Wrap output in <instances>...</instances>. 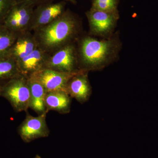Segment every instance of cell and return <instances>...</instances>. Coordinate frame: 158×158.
<instances>
[{
    "label": "cell",
    "instance_id": "obj_15",
    "mask_svg": "<svg viewBox=\"0 0 158 158\" xmlns=\"http://www.w3.org/2000/svg\"><path fill=\"white\" fill-rule=\"evenodd\" d=\"M19 34L11 31L4 24L0 25V58L9 55Z\"/></svg>",
    "mask_w": 158,
    "mask_h": 158
},
{
    "label": "cell",
    "instance_id": "obj_9",
    "mask_svg": "<svg viewBox=\"0 0 158 158\" xmlns=\"http://www.w3.org/2000/svg\"><path fill=\"white\" fill-rule=\"evenodd\" d=\"M88 73L80 70L69 79L65 88V91L71 98L82 104L88 101L92 93Z\"/></svg>",
    "mask_w": 158,
    "mask_h": 158
},
{
    "label": "cell",
    "instance_id": "obj_1",
    "mask_svg": "<svg viewBox=\"0 0 158 158\" xmlns=\"http://www.w3.org/2000/svg\"><path fill=\"white\" fill-rule=\"evenodd\" d=\"M76 44L79 69L88 72L102 70L116 62L122 46L118 32L107 38L81 35Z\"/></svg>",
    "mask_w": 158,
    "mask_h": 158
},
{
    "label": "cell",
    "instance_id": "obj_13",
    "mask_svg": "<svg viewBox=\"0 0 158 158\" xmlns=\"http://www.w3.org/2000/svg\"><path fill=\"white\" fill-rule=\"evenodd\" d=\"M70 96L65 91L48 92L45 98V106L48 113L53 110L62 114L69 113L71 108Z\"/></svg>",
    "mask_w": 158,
    "mask_h": 158
},
{
    "label": "cell",
    "instance_id": "obj_14",
    "mask_svg": "<svg viewBox=\"0 0 158 158\" xmlns=\"http://www.w3.org/2000/svg\"><path fill=\"white\" fill-rule=\"evenodd\" d=\"M17 61L9 56L0 58V84L20 74Z\"/></svg>",
    "mask_w": 158,
    "mask_h": 158
},
{
    "label": "cell",
    "instance_id": "obj_8",
    "mask_svg": "<svg viewBox=\"0 0 158 158\" xmlns=\"http://www.w3.org/2000/svg\"><path fill=\"white\" fill-rule=\"evenodd\" d=\"M80 71L69 73L44 68L34 74L48 93L53 91H65L66 85L69 79Z\"/></svg>",
    "mask_w": 158,
    "mask_h": 158
},
{
    "label": "cell",
    "instance_id": "obj_6",
    "mask_svg": "<svg viewBox=\"0 0 158 158\" xmlns=\"http://www.w3.org/2000/svg\"><path fill=\"white\" fill-rule=\"evenodd\" d=\"M47 114L44 113L34 117L27 112L25 118L18 129V132L24 142L30 143L36 139L48 137L50 131L47 124Z\"/></svg>",
    "mask_w": 158,
    "mask_h": 158
},
{
    "label": "cell",
    "instance_id": "obj_12",
    "mask_svg": "<svg viewBox=\"0 0 158 158\" xmlns=\"http://www.w3.org/2000/svg\"><path fill=\"white\" fill-rule=\"evenodd\" d=\"M30 91V108L38 115L47 113L45 106L47 92L35 74L27 77Z\"/></svg>",
    "mask_w": 158,
    "mask_h": 158
},
{
    "label": "cell",
    "instance_id": "obj_18",
    "mask_svg": "<svg viewBox=\"0 0 158 158\" xmlns=\"http://www.w3.org/2000/svg\"><path fill=\"white\" fill-rule=\"evenodd\" d=\"M48 2L49 0H15V2L17 4H23L34 7L36 6H39L49 3Z\"/></svg>",
    "mask_w": 158,
    "mask_h": 158
},
{
    "label": "cell",
    "instance_id": "obj_16",
    "mask_svg": "<svg viewBox=\"0 0 158 158\" xmlns=\"http://www.w3.org/2000/svg\"><path fill=\"white\" fill-rule=\"evenodd\" d=\"M118 0H92L91 9L110 12H118Z\"/></svg>",
    "mask_w": 158,
    "mask_h": 158
},
{
    "label": "cell",
    "instance_id": "obj_20",
    "mask_svg": "<svg viewBox=\"0 0 158 158\" xmlns=\"http://www.w3.org/2000/svg\"><path fill=\"white\" fill-rule=\"evenodd\" d=\"M67 1H69V2L73 3V4H75V3H76V0H67Z\"/></svg>",
    "mask_w": 158,
    "mask_h": 158
},
{
    "label": "cell",
    "instance_id": "obj_5",
    "mask_svg": "<svg viewBox=\"0 0 158 158\" xmlns=\"http://www.w3.org/2000/svg\"><path fill=\"white\" fill-rule=\"evenodd\" d=\"M76 42L69 44L50 54L43 69L69 73L81 70Z\"/></svg>",
    "mask_w": 158,
    "mask_h": 158
},
{
    "label": "cell",
    "instance_id": "obj_17",
    "mask_svg": "<svg viewBox=\"0 0 158 158\" xmlns=\"http://www.w3.org/2000/svg\"><path fill=\"white\" fill-rule=\"evenodd\" d=\"M34 7L33 6L23 4H16L11 9L9 14L13 15L17 18L18 19H19L33 13L34 10Z\"/></svg>",
    "mask_w": 158,
    "mask_h": 158
},
{
    "label": "cell",
    "instance_id": "obj_2",
    "mask_svg": "<svg viewBox=\"0 0 158 158\" xmlns=\"http://www.w3.org/2000/svg\"><path fill=\"white\" fill-rule=\"evenodd\" d=\"M81 23L70 11L60 16L33 34L38 47L50 55L63 47L77 41L81 36Z\"/></svg>",
    "mask_w": 158,
    "mask_h": 158
},
{
    "label": "cell",
    "instance_id": "obj_3",
    "mask_svg": "<svg viewBox=\"0 0 158 158\" xmlns=\"http://www.w3.org/2000/svg\"><path fill=\"white\" fill-rule=\"evenodd\" d=\"M1 96L9 102L15 112H27L30 108L31 98L27 77L20 74L4 83Z\"/></svg>",
    "mask_w": 158,
    "mask_h": 158
},
{
    "label": "cell",
    "instance_id": "obj_10",
    "mask_svg": "<svg viewBox=\"0 0 158 158\" xmlns=\"http://www.w3.org/2000/svg\"><path fill=\"white\" fill-rule=\"evenodd\" d=\"M49 55L38 47L30 55L17 62L20 73L28 77L43 69Z\"/></svg>",
    "mask_w": 158,
    "mask_h": 158
},
{
    "label": "cell",
    "instance_id": "obj_7",
    "mask_svg": "<svg viewBox=\"0 0 158 158\" xmlns=\"http://www.w3.org/2000/svg\"><path fill=\"white\" fill-rule=\"evenodd\" d=\"M65 3H48L37 6L32 15L30 31L38 30L52 22L65 11Z\"/></svg>",
    "mask_w": 158,
    "mask_h": 158
},
{
    "label": "cell",
    "instance_id": "obj_11",
    "mask_svg": "<svg viewBox=\"0 0 158 158\" xmlns=\"http://www.w3.org/2000/svg\"><path fill=\"white\" fill-rule=\"evenodd\" d=\"M37 47L38 45L34 34L28 31L19 35L8 56L18 62L30 55Z\"/></svg>",
    "mask_w": 158,
    "mask_h": 158
},
{
    "label": "cell",
    "instance_id": "obj_21",
    "mask_svg": "<svg viewBox=\"0 0 158 158\" xmlns=\"http://www.w3.org/2000/svg\"><path fill=\"white\" fill-rule=\"evenodd\" d=\"M34 158H42L39 155H37Z\"/></svg>",
    "mask_w": 158,
    "mask_h": 158
},
{
    "label": "cell",
    "instance_id": "obj_22",
    "mask_svg": "<svg viewBox=\"0 0 158 158\" xmlns=\"http://www.w3.org/2000/svg\"><path fill=\"white\" fill-rule=\"evenodd\" d=\"M2 85L0 84V96H1V88H2Z\"/></svg>",
    "mask_w": 158,
    "mask_h": 158
},
{
    "label": "cell",
    "instance_id": "obj_19",
    "mask_svg": "<svg viewBox=\"0 0 158 158\" xmlns=\"http://www.w3.org/2000/svg\"><path fill=\"white\" fill-rule=\"evenodd\" d=\"M11 7L9 0H0V20L3 18Z\"/></svg>",
    "mask_w": 158,
    "mask_h": 158
},
{
    "label": "cell",
    "instance_id": "obj_4",
    "mask_svg": "<svg viewBox=\"0 0 158 158\" xmlns=\"http://www.w3.org/2000/svg\"><path fill=\"white\" fill-rule=\"evenodd\" d=\"M86 16L89 26V35L100 38H109L114 33L119 19L118 12H110L90 9Z\"/></svg>",
    "mask_w": 158,
    "mask_h": 158
}]
</instances>
